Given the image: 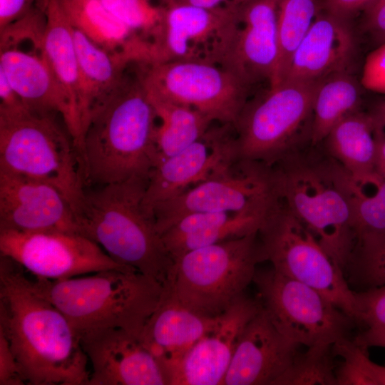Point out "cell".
Returning <instances> with one entry per match:
<instances>
[{
    "label": "cell",
    "mask_w": 385,
    "mask_h": 385,
    "mask_svg": "<svg viewBox=\"0 0 385 385\" xmlns=\"http://www.w3.org/2000/svg\"><path fill=\"white\" fill-rule=\"evenodd\" d=\"M27 274L1 255L0 332L26 384L88 385L89 362L78 336Z\"/></svg>",
    "instance_id": "obj_1"
},
{
    "label": "cell",
    "mask_w": 385,
    "mask_h": 385,
    "mask_svg": "<svg viewBox=\"0 0 385 385\" xmlns=\"http://www.w3.org/2000/svg\"><path fill=\"white\" fill-rule=\"evenodd\" d=\"M157 119L138 64L133 62L82 136L78 155L86 188L148 180L160 159Z\"/></svg>",
    "instance_id": "obj_2"
},
{
    "label": "cell",
    "mask_w": 385,
    "mask_h": 385,
    "mask_svg": "<svg viewBox=\"0 0 385 385\" xmlns=\"http://www.w3.org/2000/svg\"><path fill=\"white\" fill-rule=\"evenodd\" d=\"M148 180L131 179L85 190L75 215L78 232L116 262L168 284L173 261L153 220L144 211Z\"/></svg>",
    "instance_id": "obj_3"
},
{
    "label": "cell",
    "mask_w": 385,
    "mask_h": 385,
    "mask_svg": "<svg viewBox=\"0 0 385 385\" xmlns=\"http://www.w3.org/2000/svg\"><path fill=\"white\" fill-rule=\"evenodd\" d=\"M310 147L272 166L277 191L344 271L356 240L351 209L340 180L339 163L324 149Z\"/></svg>",
    "instance_id": "obj_4"
},
{
    "label": "cell",
    "mask_w": 385,
    "mask_h": 385,
    "mask_svg": "<svg viewBox=\"0 0 385 385\" xmlns=\"http://www.w3.org/2000/svg\"><path fill=\"white\" fill-rule=\"evenodd\" d=\"M33 279L78 337L105 329H123L140 337L164 292L161 284L136 270H108L60 280Z\"/></svg>",
    "instance_id": "obj_5"
},
{
    "label": "cell",
    "mask_w": 385,
    "mask_h": 385,
    "mask_svg": "<svg viewBox=\"0 0 385 385\" xmlns=\"http://www.w3.org/2000/svg\"><path fill=\"white\" fill-rule=\"evenodd\" d=\"M58 115L26 107L0 110V170L52 185L76 212L86 186L78 153Z\"/></svg>",
    "instance_id": "obj_6"
},
{
    "label": "cell",
    "mask_w": 385,
    "mask_h": 385,
    "mask_svg": "<svg viewBox=\"0 0 385 385\" xmlns=\"http://www.w3.org/2000/svg\"><path fill=\"white\" fill-rule=\"evenodd\" d=\"M265 261L258 231L200 247L173 260L164 292L189 309L217 317L245 294Z\"/></svg>",
    "instance_id": "obj_7"
},
{
    "label": "cell",
    "mask_w": 385,
    "mask_h": 385,
    "mask_svg": "<svg viewBox=\"0 0 385 385\" xmlns=\"http://www.w3.org/2000/svg\"><path fill=\"white\" fill-rule=\"evenodd\" d=\"M319 81H284L247 100L232 124L237 158L272 166L304 148Z\"/></svg>",
    "instance_id": "obj_8"
},
{
    "label": "cell",
    "mask_w": 385,
    "mask_h": 385,
    "mask_svg": "<svg viewBox=\"0 0 385 385\" xmlns=\"http://www.w3.org/2000/svg\"><path fill=\"white\" fill-rule=\"evenodd\" d=\"M258 234L274 270L316 289L356 322L355 292L344 271L280 199Z\"/></svg>",
    "instance_id": "obj_9"
},
{
    "label": "cell",
    "mask_w": 385,
    "mask_h": 385,
    "mask_svg": "<svg viewBox=\"0 0 385 385\" xmlns=\"http://www.w3.org/2000/svg\"><path fill=\"white\" fill-rule=\"evenodd\" d=\"M257 297L277 329L306 347L332 346L348 338L354 320L309 286L272 267L253 279Z\"/></svg>",
    "instance_id": "obj_10"
},
{
    "label": "cell",
    "mask_w": 385,
    "mask_h": 385,
    "mask_svg": "<svg viewBox=\"0 0 385 385\" xmlns=\"http://www.w3.org/2000/svg\"><path fill=\"white\" fill-rule=\"evenodd\" d=\"M138 63L148 91L193 108L212 122L233 124L248 100L250 86L220 64L197 61Z\"/></svg>",
    "instance_id": "obj_11"
},
{
    "label": "cell",
    "mask_w": 385,
    "mask_h": 385,
    "mask_svg": "<svg viewBox=\"0 0 385 385\" xmlns=\"http://www.w3.org/2000/svg\"><path fill=\"white\" fill-rule=\"evenodd\" d=\"M161 16L150 41V61L225 66L235 46L241 8L206 9L160 0Z\"/></svg>",
    "instance_id": "obj_12"
},
{
    "label": "cell",
    "mask_w": 385,
    "mask_h": 385,
    "mask_svg": "<svg viewBox=\"0 0 385 385\" xmlns=\"http://www.w3.org/2000/svg\"><path fill=\"white\" fill-rule=\"evenodd\" d=\"M279 200L272 166L237 160L222 171L155 207L152 217L160 235L190 213L267 209Z\"/></svg>",
    "instance_id": "obj_13"
},
{
    "label": "cell",
    "mask_w": 385,
    "mask_h": 385,
    "mask_svg": "<svg viewBox=\"0 0 385 385\" xmlns=\"http://www.w3.org/2000/svg\"><path fill=\"white\" fill-rule=\"evenodd\" d=\"M0 254L39 279L60 280L108 270H135L79 233L0 229Z\"/></svg>",
    "instance_id": "obj_14"
},
{
    "label": "cell",
    "mask_w": 385,
    "mask_h": 385,
    "mask_svg": "<svg viewBox=\"0 0 385 385\" xmlns=\"http://www.w3.org/2000/svg\"><path fill=\"white\" fill-rule=\"evenodd\" d=\"M237 160L232 124L210 126L196 142L173 155L159 159L150 173L143 199L144 211L153 219L155 207L222 171Z\"/></svg>",
    "instance_id": "obj_15"
},
{
    "label": "cell",
    "mask_w": 385,
    "mask_h": 385,
    "mask_svg": "<svg viewBox=\"0 0 385 385\" xmlns=\"http://www.w3.org/2000/svg\"><path fill=\"white\" fill-rule=\"evenodd\" d=\"M262 307L257 297L237 298L171 370L168 385H222L240 338Z\"/></svg>",
    "instance_id": "obj_16"
},
{
    "label": "cell",
    "mask_w": 385,
    "mask_h": 385,
    "mask_svg": "<svg viewBox=\"0 0 385 385\" xmlns=\"http://www.w3.org/2000/svg\"><path fill=\"white\" fill-rule=\"evenodd\" d=\"M91 364L88 385H167L158 361L139 336L105 329L79 337Z\"/></svg>",
    "instance_id": "obj_17"
},
{
    "label": "cell",
    "mask_w": 385,
    "mask_h": 385,
    "mask_svg": "<svg viewBox=\"0 0 385 385\" xmlns=\"http://www.w3.org/2000/svg\"><path fill=\"white\" fill-rule=\"evenodd\" d=\"M0 229L78 233L71 205L52 185L0 170Z\"/></svg>",
    "instance_id": "obj_18"
},
{
    "label": "cell",
    "mask_w": 385,
    "mask_h": 385,
    "mask_svg": "<svg viewBox=\"0 0 385 385\" xmlns=\"http://www.w3.org/2000/svg\"><path fill=\"white\" fill-rule=\"evenodd\" d=\"M299 346L277 329L262 307L247 324L222 385H281Z\"/></svg>",
    "instance_id": "obj_19"
},
{
    "label": "cell",
    "mask_w": 385,
    "mask_h": 385,
    "mask_svg": "<svg viewBox=\"0 0 385 385\" xmlns=\"http://www.w3.org/2000/svg\"><path fill=\"white\" fill-rule=\"evenodd\" d=\"M281 0H251L240 12L233 50L225 66L247 84L274 81L278 62L277 13Z\"/></svg>",
    "instance_id": "obj_20"
},
{
    "label": "cell",
    "mask_w": 385,
    "mask_h": 385,
    "mask_svg": "<svg viewBox=\"0 0 385 385\" xmlns=\"http://www.w3.org/2000/svg\"><path fill=\"white\" fill-rule=\"evenodd\" d=\"M0 72L29 110L60 115L78 150L80 125L40 51L0 50Z\"/></svg>",
    "instance_id": "obj_21"
},
{
    "label": "cell",
    "mask_w": 385,
    "mask_h": 385,
    "mask_svg": "<svg viewBox=\"0 0 385 385\" xmlns=\"http://www.w3.org/2000/svg\"><path fill=\"white\" fill-rule=\"evenodd\" d=\"M347 20L326 11L317 14L282 81H319L347 71L355 51L354 38Z\"/></svg>",
    "instance_id": "obj_22"
},
{
    "label": "cell",
    "mask_w": 385,
    "mask_h": 385,
    "mask_svg": "<svg viewBox=\"0 0 385 385\" xmlns=\"http://www.w3.org/2000/svg\"><path fill=\"white\" fill-rule=\"evenodd\" d=\"M219 316V315H218ZM197 313L165 292L140 338L168 374L192 346L215 324L217 317Z\"/></svg>",
    "instance_id": "obj_23"
},
{
    "label": "cell",
    "mask_w": 385,
    "mask_h": 385,
    "mask_svg": "<svg viewBox=\"0 0 385 385\" xmlns=\"http://www.w3.org/2000/svg\"><path fill=\"white\" fill-rule=\"evenodd\" d=\"M73 34L79 66L81 142L92 117L115 91L129 65L139 61V56L131 49L119 53L109 52L73 26Z\"/></svg>",
    "instance_id": "obj_24"
},
{
    "label": "cell",
    "mask_w": 385,
    "mask_h": 385,
    "mask_svg": "<svg viewBox=\"0 0 385 385\" xmlns=\"http://www.w3.org/2000/svg\"><path fill=\"white\" fill-rule=\"evenodd\" d=\"M277 202L267 209L190 213L164 231L161 240L173 261L189 251L259 231Z\"/></svg>",
    "instance_id": "obj_25"
},
{
    "label": "cell",
    "mask_w": 385,
    "mask_h": 385,
    "mask_svg": "<svg viewBox=\"0 0 385 385\" xmlns=\"http://www.w3.org/2000/svg\"><path fill=\"white\" fill-rule=\"evenodd\" d=\"M40 4L46 16L40 53L80 125L81 138L78 111L79 66L73 26L60 0H40Z\"/></svg>",
    "instance_id": "obj_26"
},
{
    "label": "cell",
    "mask_w": 385,
    "mask_h": 385,
    "mask_svg": "<svg viewBox=\"0 0 385 385\" xmlns=\"http://www.w3.org/2000/svg\"><path fill=\"white\" fill-rule=\"evenodd\" d=\"M321 145L331 158L351 173L374 170L377 134L371 113L359 110L347 115L332 129Z\"/></svg>",
    "instance_id": "obj_27"
},
{
    "label": "cell",
    "mask_w": 385,
    "mask_h": 385,
    "mask_svg": "<svg viewBox=\"0 0 385 385\" xmlns=\"http://www.w3.org/2000/svg\"><path fill=\"white\" fill-rule=\"evenodd\" d=\"M361 101L360 86L347 71L320 81L314 99L309 145H321L339 121L359 111Z\"/></svg>",
    "instance_id": "obj_28"
},
{
    "label": "cell",
    "mask_w": 385,
    "mask_h": 385,
    "mask_svg": "<svg viewBox=\"0 0 385 385\" xmlns=\"http://www.w3.org/2000/svg\"><path fill=\"white\" fill-rule=\"evenodd\" d=\"M147 91L160 120L155 135L160 159L173 155L200 139L213 123L193 108Z\"/></svg>",
    "instance_id": "obj_29"
},
{
    "label": "cell",
    "mask_w": 385,
    "mask_h": 385,
    "mask_svg": "<svg viewBox=\"0 0 385 385\" xmlns=\"http://www.w3.org/2000/svg\"><path fill=\"white\" fill-rule=\"evenodd\" d=\"M356 240L385 234V178L377 171L353 174L339 165Z\"/></svg>",
    "instance_id": "obj_30"
},
{
    "label": "cell",
    "mask_w": 385,
    "mask_h": 385,
    "mask_svg": "<svg viewBox=\"0 0 385 385\" xmlns=\"http://www.w3.org/2000/svg\"><path fill=\"white\" fill-rule=\"evenodd\" d=\"M71 25L101 48L125 51L137 36L113 16L98 0H60Z\"/></svg>",
    "instance_id": "obj_31"
},
{
    "label": "cell",
    "mask_w": 385,
    "mask_h": 385,
    "mask_svg": "<svg viewBox=\"0 0 385 385\" xmlns=\"http://www.w3.org/2000/svg\"><path fill=\"white\" fill-rule=\"evenodd\" d=\"M315 0H281L277 13L278 62L270 87L285 77L291 60L317 14Z\"/></svg>",
    "instance_id": "obj_32"
},
{
    "label": "cell",
    "mask_w": 385,
    "mask_h": 385,
    "mask_svg": "<svg viewBox=\"0 0 385 385\" xmlns=\"http://www.w3.org/2000/svg\"><path fill=\"white\" fill-rule=\"evenodd\" d=\"M333 351L342 359L335 369L337 385H385V366L369 359L367 348L348 337L335 343Z\"/></svg>",
    "instance_id": "obj_33"
},
{
    "label": "cell",
    "mask_w": 385,
    "mask_h": 385,
    "mask_svg": "<svg viewBox=\"0 0 385 385\" xmlns=\"http://www.w3.org/2000/svg\"><path fill=\"white\" fill-rule=\"evenodd\" d=\"M332 346L307 347L299 352L281 385H337Z\"/></svg>",
    "instance_id": "obj_34"
},
{
    "label": "cell",
    "mask_w": 385,
    "mask_h": 385,
    "mask_svg": "<svg viewBox=\"0 0 385 385\" xmlns=\"http://www.w3.org/2000/svg\"><path fill=\"white\" fill-rule=\"evenodd\" d=\"M366 289L385 285V234L356 242L349 264Z\"/></svg>",
    "instance_id": "obj_35"
},
{
    "label": "cell",
    "mask_w": 385,
    "mask_h": 385,
    "mask_svg": "<svg viewBox=\"0 0 385 385\" xmlns=\"http://www.w3.org/2000/svg\"><path fill=\"white\" fill-rule=\"evenodd\" d=\"M118 20L134 34L152 35L161 16L160 6L150 0H98Z\"/></svg>",
    "instance_id": "obj_36"
},
{
    "label": "cell",
    "mask_w": 385,
    "mask_h": 385,
    "mask_svg": "<svg viewBox=\"0 0 385 385\" xmlns=\"http://www.w3.org/2000/svg\"><path fill=\"white\" fill-rule=\"evenodd\" d=\"M356 324L366 327H385V285L354 292Z\"/></svg>",
    "instance_id": "obj_37"
},
{
    "label": "cell",
    "mask_w": 385,
    "mask_h": 385,
    "mask_svg": "<svg viewBox=\"0 0 385 385\" xmlns=\"http://www.w3.org/2000/svg\"><path fill=\"white\" fill-rule=\"evenodd\" d=\"M361 85L369 91L385 94V41L367 56Z\"/></svg>",
    "instance_id": "obj_38"
},
{
    "label": "cell",
    "mask_w": 385,
    "mask_h": 385,
    "mask_svg": "<svg viewBox=\"0 0 385 385\" xmlns=\"http://www.w3.org/2000/svg\"><path fill=\"white\" fill-rule=\"evenodd\" d=\"M26 384L8 340L0 332V385Z\"/></svg>",
    "instance_id": "obj_39"
},
{
    "label": "cell",
    "mask_w": 385,
    "mask_h": 385,
    "mask_svg": "<svg viewBox=\"0 0 385 385\" xmlns=\"http://www.w3.org/2000/svg\"><path fill=\"white\" fill-rule=\"evenodd\" d=\"M39 0H0V31L26 16Z\"/></svg>",
    "instance_id": "obj_40"
},
{
    "label": "cell",
    "mask_w": 385,
    "mask_h": 385,
    "mask_svg": "<svg viewBox=\"0 0 385 385\" xmlns=\"http://www.w3.org/2000/svg\"><path fill=\"white\" fill-rule=\"evenodd\" d=\"M366 28L381 43L385 41V0H376L364 10Z\"/></svg>",
    "instance_id": "obj_41"
},
{
    "label": "cell",
    "mask_w": 385,
    "mask_h": 385,
    "mask_svg": "<svg viewBox=\"0 0 385 385\" xmlns=\"http://www.w3.org/2000/svg\"><path fill=\"white\" fill-rule=\"evenodd\" d=\"M376 0H324V11L348 19L353 14L364 10Z\"/></svg>",
    "instance_id": "obj_42"
},
{
    "label": "cell",
    "mask_w": 385,
    "mask_h": 385,
    "mask_svg": "<svg viewBox=\"0 0 385 385\" xmlns=\"http://www.w3.org/2000/svg\"><path fill=\"white\" fill-rule=\"evenodd\" d=\"M353 340L367 349L370 346L385 348V327L364 328Z\"/></svg>",
    "instance_id": "obj_43"
},
{
    "label": "cell",
    "mask_w": 385,
    "mask_h": 385,
    "mask_svg": "<svg viewBox=\"0 0 385 385\" xmlns=\"http://www.w3.org/2000/svg\"><path fill=\"white\" fill-rule=\"evenodd\" d=\"M24 106L19 96L11 87L5 76L0 72V109L14 110Z\"/></svg>",
    "instance_id": "obj_44"
},
{
    "label": "cell",
    "mask_w": 385,
    "mask_h": 385,
    "mask_svg": "<svg viewBox=\"0 0 385 385\" xmlns=\"http://www.w3.org/2000/svg\"><path fill=\"white\" fill-rule=\"evenodd\" d=\"M206 9L241 8L251 0H169Z\"/></svg>",
    "instance_id": "obj_45"
},
{
    "label": "cell",
    "mask_w": 385,
    "mask_h": 385,
    "mask_svg": "<svg viewBox=\"0 0 385 385\" xmlns=\"http://www.w3.org/2000/svg\"><path fill=\"white\" fill-rule=\"evenodd\" d=\"M371 113L374 119L376 133L385 138V101L378 104Z\"/></svg>",
    "instance_id": "obj_46"
},
{
    "label": "cell",
    "mask_w": 385,
    "mask_h": 385,
    "mask_svg": "<svg viewBox=\"0 0 385 385\" xmlns=\"http://www.w3.org/2000/svg\"><path fill=\"white\" fill-rule=\"evenodd\" d=\"M375 170L385 178V138L378 134Z\"/></svg>",
    "instance_id": "obj_47"
}]
</instances>
